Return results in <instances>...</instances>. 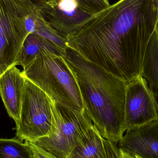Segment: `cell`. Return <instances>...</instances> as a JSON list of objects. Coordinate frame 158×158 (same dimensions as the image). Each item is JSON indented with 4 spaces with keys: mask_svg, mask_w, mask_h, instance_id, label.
I'll return each mask as SVG.
<instances>
[{
    "mask_svg": "<svg viewBox=\"0 0 158 158\" xmlns=\"http://www.w3.org/2000/svg\"><path fill=\"white\" fill-rule=\"evenodd\" d=\"M104 144L106 158H121L119 149L117 144L110 143L105 139Z\"/></svg>",
    "mask_w": 158,
    "mask_h": 158,
    "instance_id": "9a60e30c",
    "label": "cell"
},
{
    "mask_svg": "<svg viewBox=\"0 0 158 158\" xmlns=\"http://www.w3.org/2000/svg\"><path fill=\"white\" fill-rule=\"evenodd\" d=\"M157 1H158V0H157Z\"/></svg>",
    "mask_w": 158,
    "mask_h": 158,
    "instance_id": "ffe728a7",
    "label": "cell"
},
{
    "mask_svg": "<svg viewBox=\"0 0 158 158\" xmlns=\"http://www.w3.org/2000/svg\"><path fill=\"white\" fill-rule=\"evenodd\" d=\"M25 77L22 71L13 65L0 76V96L16 126L20 120V107Z\"/></svg>",
    "mask_w": 158,
    "mask_h": 158,
    "instance_id": "9c48e42d",
    "label": "cell"
},
{
    "mask_svg": "<svg viewBox=\"0 0 158 158\" xmlns=\"http://www.w3.org/2000/svg\"><path fill=\"white\" fill-rule=\"evenodd\" d=\"M67 158H106L104 139L94 124L80 139Z\"/></svg>",
    "mask_w": 158,
    "mask_h": 158,
    "instance_id": "8fae6325",
    "label": "cell"
},
{
    "mask_svg": "<svg viewBox=\"0 0 158 158\" xmlns=\"http://www.w3.org/2000/svg\"><path fill=\"white\" fill-rule=\"evenodd\" d=\"M23 68V76L58 106L77 111L85 107L75 74L63 56L43 48Z\"/></svg>",
    "mask_w": 158,
    "mask_h": 158,
    "instance_id": "3957f363",
    "label": "cell"
},
{
    "mask_svg": "<svg viewBox=\"0 0 158 158\" xmlns=\"http://www.w3.org/2000/svg\"><path fill=\"white\" fill-rule=\"evenodd\" d=\"M55 128L48 137L34 143L60 158H67L75 146L94 124L85 107L81 111L58 106L54 108Z\"/></svg>",
    "mask_w": 158,
    "mask_h": 158,
    "instance_id": "5b68a950",
    "label": "cell"
},
{
    "mask_svg": "<svg viewBox=\"0 0 158 158\" xmlns=\"http://www.w3.org/2000/svg\"><path fill=\"white\" fill-rule=\"evenodd\" d=\"M117 146L133 156L158 158V119L127 130Z\"/></svg>",
    "mask_w": 158,
    "mask_h": 158,
    "instance_id": "ba28073f",
    "label": "cell"
},
{
    "mask_svg": "<svg viewBox=\"0 0 158 158\" xmlns=\"http://www.w3.org/2000/svg\"><path fill=\"white\" fill-rule=\"evenodd\" d=\"M37 6L46 22L65 39L97 12L81 0L40 1Z\"/></svg>",
    "mask_w": 158,
    "mask_h": 158,
    "instance_id": "52a82bcc",
    "label": "cell"
},
{
    "mask_svg": "<svg viewBox=\"0 0 158 158\" xmlns=\"http://www.w3.org/2000/svg\"><path fill=\"white\" fill-rule=\"evenodd\" d=\"M64 57L75 74L85 106L94 125L104 139L117 144L125 132L127 82L69 47Z\"/></svg>",
    "mask_w": 158,
    "mask_h": 158,
    "instance_id": "7a4b0ae2",
    "label": "cell"
},
{
    "mask_svg": "<svg viewBox=\"0 0 158 158\" xmlns=\"http://www.w3.org/2000/svg\"><path fill=\"white\" fill-rule=\"evenodd\" d=\"M55 105L44 91L25 77L16 137L35 143L51 135L55 128Z\"/></svg>",
    "mask_w": 158,
    "mask_h": 158,
    "instance_id": "277c9868",
    "label": "cell"
},
{
    "mask_svg": "<svg viewBox=\"0 0 158 158\" xmlns=\"http://www.w3.org/2000/svg\"><path fill=\"white\" fill-rule=\"evenodd\" d=\"M43 48L63 56L66 50L43 36L31 33L29 34L24 41L14 65H20L24 67Z\"/></svg>",
    "mask_w": 158,
    "mask_h": 158,
    "instance_id": "30bf717a",
    "label": "cell"
},
{
    "mask_svg": "<svg viewBox=\"0 0 158 158\" xmlns=\"http://www.w3.org/2000/svg\"><path fill=\"white\" fill-rule=\"evenodd\" d=\"M141 76L148 81L155 95L158 96V38L155 31L145 52Z\"/></svg>",
    "mask_w": 158,
    "mask_h": 158,
    "instance_id": "7c38bea8",
    "label": "cell"
},
{
    "mask_svg": "<svg viewBox=\"0 0 158 158\" xmlns=\"http://www.w3.org/2000/svg\"><path fill=\"white\" fill-rule=\"evenodd\" d=\"M96 12L100 11L110 5L108 0H81Z\"/></svg>",
    "mask_w": 158,
    "mask_h": 158,
    "instance_id": "2e32d148",
    "label": "cell"
},
{
    "mask_svg": "<svg viewBox=\"0 0 158 158\" xmlns=\"http://www.w3.org/2000/svg\"><path fill=\"white\" fill-rule=\"evenodd\" d=\"M27 142L31 149L33 158H60L34 143Z\"/></svg>",
    "mask_w": 158,
    "mask_h": 158,
    "instance_id": "5bb4252c",
    "label": "cell"
},
{
    "mask_svg": "<svg viewBox=\"0 0 158 158\" xmlns=\"http://www.w3.org/2000/svg\"><path fill=\"white\" fill-rule=\"evenodd\" d=\"M158 119V104L147 81L138 76L127 82L124 106L125 131Z\"/></svg>",
    "mask_w": 158,
    "mask_h": 158,
    "instance_id": "8992f818",
    "label": "cell"
},
{
    "mask_svg": "<svg viewBox=\"0 0 158 158\" xmlns=\"http://www.w3.org/2000/svg\"><path fill=\"white\" fill-rule=\"evenodd\" d=\"M157 0H119L95 13L66 38L68 47L128 82L141 76L156 24Z\"/></svg>",
    "mask_w": 158,
    "mask_h": 158,
    "instance_id": "6da1fadb",
    "label": "cell"
},
{
    "mask_svg": "<svg viewBox=\"0 0 158 158\" xmlns=\"http://www.w3.org/2000/svg\"><path fill=\"white\" fill-rule=\"evenodd\" d=\"M0 158H33L27 141L15 137L0 138Z\"/></svg>",
    "mask_w": 158,
    "mask_h": 158,
    "instance_id": "4fadbf2b",
    "label": "cell"
},
{
    "mask_svg": "<svg viewBox=\"0 0 158 158\" xmlns=\"http://www.w3.org/2000/svg\"><path fill=\"white\" fill-rule=\"evenodd\" d=\"M121 158H134L133 156H131L129 154L124 153L123 151L119 150Z\"/></svg>",
    "mask_w": 158,
    "mask_h": 158,
    "instance_id": "e0dca14e",
    "label": "cell"
},
{
    "mask_svg": "<svg viewBox=\"0 0 158 158\" xmlns=\"http://www.w3.org/2000/svg\"><path fill=\"white\" fill-rule=\"evenodd\" d=\"M155 32L158 38V11L157 14V18L156 24V28H155Z\"/></svg>",
    "mask_w": 158,
    "mask_h": 158,
    "instance_id": "ac0fdd59",
    "label": "cell"
},
{
    "mask_svg": "<svg viewBox=\"0 0 158 158\" xmlns=\"http://www.w3.org/2000/svg\"><path fill=\"white\" fill-rule=\"evenodd\" d=\"M133 157H134V158H142L137 156H133Z\"/></svg>",
    "mask_w": 158,
    "mask_h": 158,
    "instance_id": "d6986e66",
    "label": "cell"
}]
</instances>
